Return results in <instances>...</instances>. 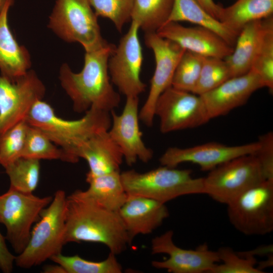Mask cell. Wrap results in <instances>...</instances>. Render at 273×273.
Wrapping results in <instances>:
<instances>
[{
  "label": "cell",
  "mask_w": 273,
  "mask_h": 273,
  "mask_svg": "<svg viewBox=\"0 0 273 273\" xmlns=\"http://www.w3.org/2000/svg\"><path fill=\"white\" fill-rule=\"evenodd\" d=\"M116 255L110 252L108 257L101 261H93L81 258L78 255L64 256L61 253L50 259L62 266L65 273H120L121 264Z\"/></svg>",
  "instance_id": "obj_28"
},
{
  "label": "cell",
  "mask_w": 273,
  "mask_h": 273,
  "mask_svg": "<svg viewBox=\"0 0 273 273\" xmlns=\"http://www.w3.org/2000/svg\"><path fill=\"white\" fill-rule=\"evenodd\" d=\"M162 166L145 172L131 169L120 173L126 193L165 204L180 196L205 194L204 177H193L191 169Z\"/></svg>",
  "instance_id": "obj_4"
},
{
  "label": "cell",
  "mask_w": 273,
  "mask_h": 273,
  "mask_svg": "<svg viewBox=\"0 0 273 273\" xmlns=\"http://www.w3.org/2000/svg\"><path fill=\"white\" fill-rule=\"evenodd\" d=\"M98 16L88 0H56L48 27L67 42H78L85 52L109 43L102 36Z\"/></svg>",
  "instance_id": "obj_6"
},
{
  "label": "cell",
  "mask_w": 273,
  "mask_h": 273,
  "mask_svg": "<svg viewBox=\"0 0 273 273\" xmlns=\"http://www.w3.org/2000/svg\"><path fill=\"white\" fill-rule=\"evenodd\" d=\"M97 16L110 19L121 32L131 20L134 0H88Z\"/></svg>",
  "instance_id": "obj_35"
},
{
  "label": "cell",
  "mask_w": 273,
  "mask_h": 273,
  "mask_svg": "<svg viewBox=\"0 0 273 273\" xmlns=\"http://www.w3.org/2000/svg\"><path fill=\"white\" fill-rule=\"evenodd\" d=\"M173 0H134L131 20L145 32H157L167 22Z\"/></svg>",
  "instance_id": "obj_26"
},
{
  "label": "cell",
  "mask_w": 273,
  "mask_h": 273,
  "mask_svg": "<svg viewBox=\"0 0 273 273\" xmlns=\"http://www.w3.org/2000/svg\"><path fill=\"white\" fill-rule=\"evenodd\" d=\"M204 57L186 51L174 73L171 86L193 93L198 81Z\"/></svg>",
  "instance_id": "obj_31"
},
{
  "label": "cell",
  "mask_w": 273,
  "mask_h": 273,
  "mask_svg": "<svg viewBox=\"0 0 273 273\" xmlns=\"http://www.w3.org/2000/svg\"><path fill=\"white\" fill-rule=\"evenodd\" d=\"M82 242L104 244L116 255L131 244L118 212L78 190L66 197L64 243Z\"/></svg>",
  "instance_id": "obj_1"
},
{
  "label": "cell",
  "mask_w": 273,
  "mask_h": 273,
  "mask_svg": "<svg viewBox=\"0 0 273 273\" xmlns=\"http://www.w3.org/2000/svg\"><path fill=\"white\" fill-rule=\"evenodd\" d=\"M260 147L258 141L241 145L229 146L209 143L192 147H169L159 158L163 166L176 167L184 162L198 165L202 171H210L235 158L254 154Z\"/></svg>",
  "instance_id": "obj_15"
},
{
  "label": "cell",
  "mask_w": 273,
  "mask_h": 273,
  "mask_svg": "<svg viewBox=\"0 0 273 273\" xmlns=\"http://www.w3.org/2000/svg\"><path fill=\"white\" fill-rule=\"evenodd\" d=\"M272 22V16L253 21L245 25L239 33L232 53L224 59L231 77L249 71L265 31Z\"/></svg>",
  "instance_id": "obj_21"
},
{
  "label": "cell",
  "mask_w": 273,
  "mask_h": 273,
  "mask_svg": "<svg viewBox=\"0 0 273 273\" xmlns=\"http://www.w3.org/2000/svg\"><path fill=\"white\" fill-rule=\"evenodd\" d=\"M86 195L105 208L118 212L125 202L128 194L123 187L119 170L86 179Z\"/></svg>",
  "instance_id": "obj_25"
},
{
  "label": "cell",
  "mask_w": 273,
  "mask_h": 273,
  "mask_svg": "<svg viewBox=\"0 0 273 273\" xmlns=\"http://www.w3.org/2000/svg\"><path fill=\"white\" fill-rule=\"evenodd\" d=\"M139 29L138 23L131 21L128 31L120 39L108 62L111 82L126 97H138L147 87L140 78L143 57Z\"/></svg>",
  "instance_id": "obj_11"
},
{
  "label": "cell",
  "mask_w": 273,
  "mask_h": 273,
  "mask_svg": "<svg viewBox=\"0 0 273 273\" xmlns=\"http://www.w3.org/2000/svg\"><path fill=\"white\" fill-rule=\"evenodd\" d=\"M154 112L160 119V130L163 133L195 128L210 120L200 95L172 86L159 96Z\"/></svg>",
  "instance_id": "obj_12"
},
{
  "label": "cell",
  "mask_w": 273,
  "mask_h": 273,
  "mask_svg": "<svg viewBox=\"0 0 273 273\" xmlns=\"http://www.w3.org/2000/svg\"><path fill=\"white\" fill-rule=\"evenodd\" d=\"M273 0H238L226 8L221 7L218 21L238 35L247 24L272 16Z\"/></svg>",
  "instance_id": "obj_23"
},
{
  "label": "cell",
  "mask_w": 273,
  "mask_h": 273,
  "mask_svg": "<svg viewBox=\"0 0 273 273\" xmlns=\"http://www.w3.org/2000/svg\"><path fill=\"white\" fill-rule=\"evenodd\" d=\"M173 236V231L169 230L152 240V254L169 256L163 261H153L154 267L166 269L170 273H209L220 262L217 251L209 250L206 244L195 250L183 249L174 244Z\"/></svg>",
  "instance_id": "obj_14"
},
{
  "label": "cell",
  "mask_w": 273,
  "mask_h": 273,
  "mask_svg": "<svg viewBox=\"0 0 273 273\" xmlns=\"http://www.w3.org/2000/svg\"><path fill=\"white\" fill-rule=\"evenodd\" d=\"M28 127L24 120L0 136V164L4 167L22 157Z\"/></svg>",
  "instance_id": "obj_33"
},
{
  "label": "cell",
  "mask_w": 273,
  "mask_h": 273,
  "mask_svg": "<svg viewBox=\"0 0 273 273\" xmlns=\"http://www.w3.org/2000/svg\"><path fill=\"white\" fill-rule=\"evenodd\" d=\"M221 264L217 263L209 273H262L256 266L257 261L251 252H237L229 247L217 251Z\"/></svg>",
  "instance_id": "obj_30"
},
{
  "label": "cell",
  "mask_w": 273,
  "mask_h": 273,
  "mask_svg": "<svg viewBox=\"0 0 273 273\" xmlns=\"http://www.w3.org/2000/svg\"><path fill=\"white\" fill-rule=\"evenodd\" d=\"M7 0H0V12L4 7Z\"/></svg>",
  "instance_id": "obj_40"
},
{
  "label": "cell",
  "mask_w": 273,
  "mask_h": 273,
  "mask_svg": "<svg viewBox=\"0 0 273 273\" xmlns=\"http://www.w3.org/2000/svg\"><path fill=\"white\" fill-rule=\"evenodd\" d=\"M139 101L138 97H126L120 115L114 110L110 112L111 124L108 132L129 166L138 160L148 162L153 156V151L145 145L142 139L139 123Z\"/></svg>",
  "instance_id": "obj_16"
},
{
  "label": "cell",
  "mask_w": 273,
  "mask_h": 273,
  "mask_svg": "<svg viewBox=\"0 0 273 273\" xmlns=\"http://www.w3.org/2000/svg\"><path fill=\"white\" fill-rule=\"evenodd\" d=\"M14 0H7L0 12L1 75L13 80L25 74L31 66L30 56L13 35L8 24V13Z\"/></svg>",
  "instance_id": "obj_22"
},
{
  "label": "cell",
  "mask_w": 273,
  "mask_h": 273,
  "mask_svg": "<svg viewBox=\"0 0 273 273\" xmlns=\"http://www.w3.org/2000/svg\"><path fill=\"white\" fill-rule=\"evenodd\" d=\"M209 171L204 177L205 194L225 205L267 180L254 153L233 159Z\"/></svg>",
  "instance_id": "obj_7"
},
{
  "label": "cell",
  "mask_w": 273,
  "mask_h": 273,
  "mask_svg": "<svg viewBox=\"0 0 273 273\" xmlns=\"http://www.w3.org/2000/svg\"><path fill=\"white\" fill-rule=\"evenodd\" d=\"M10 188L24 193H33L39 181V160L20 157L5 167Z\"/></svg>",
  "instance_id": "obj_27"
},
{
  "label": "cell",
  "mask_w": 273,
  "mask_h": 273,
  "mask_svg": "<svg viewBox=\"0 0 273 273\" xmlns=\"http://www.w3.org/2000/svg\"><path fill=\"white\" fill-rule=\"evenodd\" d=\"M52 200V196L39 197L10 188L0 195V223L5 226L6 239L18 254L26 247L33 224Z\"/></svg>",
  "instance_id": "obj_9"
},
{
  "label": "cell",
  "mask_w": 273,
  "mask_h": 273,
  "mask_svg": "<svg viewBox=\"0 0 273 273\" xmlns=\"http://www.w3.org/2000/svg\"><path fill=\"white\" fill-rule=\"evenodd\" d=\"M43 272L45 273H65L62 266L57 265H46L43 268Z\"/></svg>",
  "instance_id": "obj_39"
},
{
  "label": "cell",
  "mask_w": 273,
  "mask_h": 273,
  "mask_svg": "<svg viewBox=\"0 0 273 273\" xmlns=\"http://www.w3.org/2000/svg\"><path fill=\"white\" fill-rule=\"evenodd\" d=\"M196 1L210 15L218 20L221 6L216 4L213 0Z\"/></svg>",
  "instance_id": "obj_38"
},
{
  "label": "cell",
  "mask_w": 273,
  "mask_h": 273,
  "mask_svg": "<svg viewBox=\"0 0 273 273\" xmlns=\"http://www.w3.org/2000/svg\"><path fill=\"white\" fill-rule=\"evenodd\" d=\"M116 47L112 43L85 52L84 65L79 73L63 64L60 69L61 84L73 102L74 110L85 112L91 107L110 112L118 107L120 95L114 89L108 62Z\"/></svg>",
  "instance_id": "obj_2"
},
{
  "label": "cell",
  "mask_w": 273,
  "mask_h": 273,
  "mask_svg": "<svg viewBox=\"0 0 273 273\" xmlns=\"http://www.w3.org/2000/svg\"><path fill=\"white\" fill-rule=\"evenodd\" d=\"M46 92L33 70L13 80L0 75V136L26 119L33 105Z\"/></svg>",
  "instance_id": "obj_10"
},
{
  "label": "cell",
  "mask_w": 273,
  "mask_h": 273,
  "mask_svg": "<svg viewBox=\"0 0 273 273\" xmlns=\"http://www.w3.org/2000/svg\"><path fill=\"white\" fill-rule=\"evenodd\" d=\"M26 121L60 147L64 153L65 162L76 163L86 141L100 131L109 129L111 116L109 112L91 107L80 119L65 120L58 117L49 104L40 100L33 105Z\"/></svg>",
  "instance_id": "obj_3"
},
{
  "label": "cell",
  "mask_w": 273,
  "mask_h": 273,
  "mask_svg": "<svg viewBox=\"0 0 273 273\" xmlns=\"http://www.w3.org/2000/svg\"><path fill=\"white\" fill-rule=\"evenodd\" d=\"M259 76L252 70L231 77L218 86L200 95L210 118L225 115L245 104L257 90L264 87Z\"/></svg>",
  "instance_id": "obj_18"
},
{
  "label": "cell",
  "mask_w": 273,
  "mask_h": 273,
  "mask_svg": "<svg viewBox=\"0 0 273 273\" xmlns=\"http://www.w3.org/2000/svg\"><path fill=\"white\" fill-rule=\"evenodd\" d=\"M230 78V70L224 59L204 57L200 77L192 93L201 95Z\"/></svg>",
  "instance_id": "obj_32"
},
{
  "label": "cell",
  "mask_w": 273,
  "mask_h": 273,
  "mask_svg": "<svg viewBox=\"0 0 273 273\" xmlns=\"http://www.w3.org/2000/svg\"><path fill=\"white\" fill-rule=\"evenodd\" d=\"M66 197L63 190L57 191L50 204L42 210L26 247L15 257L17 266L29 268L61 253L65 245Z\"/></svg>",
  "instance_id": "obj_5"
},
{
  "label": "cell",
  "mask_w": 273,
  "mask_h": 273,
  "mask_svg": "<svg viewBox=\"0 0 273 273\" xmlns=\"http://www.w3.org/2000/svg\"><path fill=\"white\" fill-rule=\"evenodd\" d=\"M227 205L231 224L247 236L273 231V179L263 181L242 193Z\"/></svg>",
  "instance_id": "obj_8"
},
{
  "label": "cell",
  "mask_w": 273,
  "mask_h": 273,
  "mask_svg": "<svg viewBox=\"0 0 273 273\" xmlns=\"http://www.w3.org/2000/svg\"><path fill=\"white\" fill-rule=\"evenodd\" d=\"M156 33L171 40L186 51L203 57L225 59L233 51V47L220 36L204 27H186L178 22L165 24Z\"/></svg>",
  "instance_id": "obj_17"
},
{
  "label": "cell",
  "mask_w": 273,
  "mask_h": 273,
  "mask_svg": "<svg viewBox=\"0 0 273 273\" xmlns=\"http://www.w3.org/2000/svg\"><path fill=\"white\" fill-rule=\"evenodd\" d=\"M118 212L131 243L137 235L151 234L169 215L165 203L134 195H128Z\"/></svg>",
  "instance_id": "obj_19"
},
{
  "label": "cell",
  "mask_w": 273,
  "mask_h": 273,
  "mask_svg": "<svg viewBox=\"0 0 273 273\" xmlns=\"http://www.w3.org/2000/svg\"><path fill=\"white\" fill-rule=\"evenodd\" d=\"M78 156L87 161L89 167L86 179L119 170L123 159L120 149L108 130L91 136L82 146Z\"/></svg>",
  "instance_id": "obj_20"
},
{
  "label": "cell",
  "mask_w": 273,
  "mask_h": 273,
  "mask_svg": "<svg viewBox=\"0 0 273 273\" xmlns=\"http://www.w3.org/2000/svg\"><path fill=\"white\" fill-rule=\"evenodd\" d=\"M21 157L65 161L63 150L54 145L40 130L29 125Z\"/></svg>",
  "instance_id": "obj_29"
},
{
  "label": "cell",
  "mask_w": 273,
  "mask_h": 273,
  "mask_svg": "<svg viewBox=\"0 0 273 273\" xmlns=\"http://www.w3.org/2000/svg\"><path fill=\"white\" fill-rule=\"evenodd\" d=\"M15 257L9 250L5 238L0 232V269L3 272L12 271Z\"/></svg>",
  "instance_id": "obj_37"
},
{
  "label": "cell",
  "mask_w": 273,
  "mask_h": 273,
  "mask_svg": "<svg viewBox=\"0 0 273 273\" xmlns=\"http://www.w3.org/2000/svg\"><path fill=\"white\" fill-rule=\"evenodd\" d=\"M260 147L254 153L267 179H273V133L267 132L259 138Z\"/></svg>",
  "instance_id": "obj_36"
},
{
  "label": "cell",
  "mask_w": 273,
  "mask_h": 273,
  "mask_svg": "<svg viewBox=\"0 0 273 273\" xmlns=\"http://www.w3.org/2000/svg\"><path fill=\"white\" fill-rule=\"evenodd\" d=\"M179 21H187L208 28L233 48L238 35L210 15L196 0H173L172 9L166 23Z\"/></svg>",
  "instance_id": "obj_24"
},
{
  "label": "cell",
  "mask_w": 273,
  "mask_h": 273,
  "mask_svg": "<svg viewBox=\"0 0 273 273\" xmlns=\"http://www.w3.org/2000/svg\"><path fill=\"white\" fill-rule=\"evenodd\" d=\"M144 41L154 53L155 69L151 79L149 95L139 116L144 124L151 127L153 124L156 103L161 94L171 86L174 71L186 50L174 42L160 36L156 32H145Z\"/></svg>",
  "instance_id": "obj_13"
},
{
  "label": "cell",
  "mask_w": 273,
  "mask_h": 273,
  "mask_svg": "<svg viewBox=\"0 0 273 273\" xmlns=\"http://www.w3.org/2000/svg\"><path fill=\"white\" fill-rule=\"evenodd\" d=\"M250 70L261 79L264 87L273 90V22L268 26Z\"/></svg>",
  "instance_id": "obj_34"
}]
</instances>
